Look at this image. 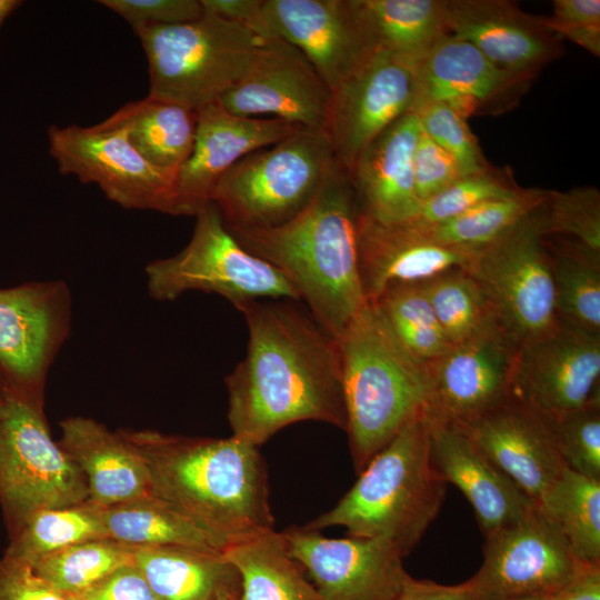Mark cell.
<instances>
[{
    "mask_svg": "<svg viewBox=\"0 0 600 600\" xmlns=\"http://www.w3.org/2000/svg\"><path fill=\"white\" fill-rule=\"evenodd\" d=\"M238 310L249 339L244 358L226 378L232 436L260 447L300 421L344 430L338 340L292 300H253Z\"/></svg>",
    "mask_w": 600,
    "mask_h": 600,
    "instance_id": "cell-1",
    "label": "cell"
},
{
    "mask_svg": "<svg viewBox=\"0 0 600 600\" xmlns=\"http://www.w3.org/2000/svg\"><path fill=\"white\" fill-rule=\"evenodd\" d=\"M141 454L152 496L226 548L274 529L266 461L259 447L229 438L118 430Z\"/></svg>",
    "mask_w": 600,
    "mask_h": 600,
    "instance_id": "cell-2",
    "label": "cell"
},
{
    "mask_svg": "<svg viewBox=\"0 0 600 600\" xmlns=\"http://www.w3.org/2000/svg\"><path fill=\"white\" fill-rule=\"evenodd\" d=\"M360 213L350 176L336 161L312 201L288 222L228 230L279 270L313 318L338 339L367 303L358 263Z\"/></svg>",
    "mask_w": 600,
    "mask_h": 600,
    "instance_id": "cell-3",
    "label": "cell"
},
{
    "mask_svg": "<svg viewBox=\"0 0 600 600\" xmlns=\"http://www.w3.org/2000/svg\"><path fill=\"white\" fill-rule=\"evenodd\" d=\"M358 476L330 510L303 527L318 531L343 527L348 537L386 541L407 557L438 516L448 484L431 462L423 412L411 419Z\"/></svg>",
    "mask_w": 600,
    "mask_h": 600,
    "instance_id": "cell-4",
    "label": "cell"
},
{
    "mask_svg": "<svg viewBox=\"0 0 600 600\" xmlns=\"http://www.w3.org/2000/svg\"><path fill=\"white\" fill-rule=\"evenodd\" d=\"M337 340L347 418L344 431L359 474L422 412L429 364L407 351L373 302L366 303Z\"/></svg>",
    "mask_w": 600,
    "mask_h": 600,
    "instance_id": "cell-5",
    "label": "cell"
},
{
    "mask_svg": "<svg viewBox=\"0 0 600 600\" xmlns=\"http://www.w3.org/2000/svg\"><path fill=\"white\" fill-rule=\"evenodd\" d=\"M149 71L150 97L198 111L238 83L272 39L203 12L199 19L134 31Z\"/></svg>",
    "mask_w": 600,
    "mask_h": 600,
    "instance_id": "cell-6",
    "label": "cell"
},
{
    "mask_svg": "<svg viewBox=\"0 0 600 600\" xmlns=\"http://www.w3.org/2000/svg\"><path fill=\"white\" fill-rule=\"evenodd\" d=\"M336 161L324 132L302 128L239 160L219 180L211 202L227 228L278 227L312 201Z\"/></svg>",
    "mask_w": 600,
    "mask_h": 600,
    "instance_id": "cell-7",
    "label": "cell"
},
{
    "mask_svg": "<svg viewBox=\"0 0 600 600\" xmlns=\"http://www.w3.org/2000/svg\"><path fill=\"white\" fill-rule=\"evenodd\" d=\"M194 217L188 244L146 267L147 288L153 299L171 301L188 291H203L226 298L237 309L266 298L299 301L279 270L238 242L212 202Z\"/></svg>",
    "mask_w": 600,
    "mask_h": 600,
    "instance_id": "cell-8",
    "label": "cell"
},
{
    "mask_svg": "<svg viewBox=\"0 0 600 600\" xmlns=\"http://www.w3.org/2000/svg\"><path fill=\"white\" fill-rule=\"evenodd\" d=\"M86 479L52 440L42 408L3 400L0 410V503L10 533L32 513L88 500Z\"/></svg>",
    "mask_w": 600,
    "mask_h": 600,
    "instance_id": "cell-9",
    "label": "cell"
},
{
    "mask_svg": "<svg viewBox=\"0 0 600 600\" xmlns=\"http://www.w3.org/2000/svg\"><path fill=\"white\" fill-rule=\"evenodd\" d=\"M540 207L476 250L464 269L483 289L497 321L519 344L558 321Z\"/></svg>",
    "mask_w": 600,
    "mask_h": 600,
    "instance_id": "cell-10",
    "label": "cell"
},
{
    "mask_svg": "<svg viewBox=\"0 0 600 600\" xmlns=\"http://www.w3.org/2000/svg\"><path fill=\"white\" fill-rule=\"evenodd\" d=\"M64 281L0 289V398L43 407L49 369L71 327Z\"/></svg>",
    "mask_w": 600,
    "mask_h": 600,
    "instance_id": "cell-11",
    "label": "cell"
},
{
    "mask_svg": "<svg viewBox=\"0 0 600 600\" xmlns=\"http://www.w3.org/2000/svg\"><path fill=\"white\" fill-rule=\"evenodd\" d=\"M484 539L481 567L462 582L468 600H548L588 566L538 507Z\"/></svg>",
    "mask_w": 600,
    "mask_h": 600,
    "instance_id": "cell-12",
    "label": "cell"
},
{
    "mask_svg": "<svg viewBox=\"0 0 600 600\" xmlns=\"http://www.w3.org/2000/svg\"><path fill=\"white\" fill-rule=\"evenodd\" d=\"M48 143L60 173L96 183L122 208L172 214L177 171L147 161L124 129L104 121L91 127L51 126Z\"/></svg>",
    "mask_w": 600,
    "mask_h": 600,
    "instance_id": "cell-13",
    "label": "cell"
},
{
    "mask_svg": "<svg viewBox=\"0 0 600 600\" xmlns=\"http://www.w3.org/2000/svg\"><path fill=\"white\" fill-rule=\"evenodd\" d=\"M600 333L563 321L519 344L510 398L548 421L600 402Z\"/></svg>",
    "mask_w": 600,
    "mask_h": 600,
    "instance_id": "cell-14",
    "label": "cell"
},
{
    "mask_svg": "<svg viewBox=\"0 0 600 600\" xmlns=\"http://www.w3.org/2000/svg\"><path fill=\"white\" fill-rule=\"evenodd\" d=\"M519 343L493 319L429 364L423 414L462 427L510 397Z\"/></svg>",
    "mask_w": 600,
    "mask_h": 600,
    "instance_id": "cell-15",
    "label": "cell"
},
{
    "mask_svg": "<svg viewBox=\"0 0 600 600\" xmlns=\"http://www.w3.org/2000/svg\"><path fill=\"white\" fill-rule=\"evenodd\" d=\"M413 92L414 64L382 50L331 92L323 132L349 176L367 147L410 112Z\"/></svg>",
    "mask_w": 600,
    "mask_h": 600,
    "instance_id": "cell-16",
    "label": "cell"
},
{
    "mask_svg": "<svg viewBox=\"0 0 600 600\" xmlns=\"http://www.w3.org/2000/svg\"><path fill=\"white\" fill-rule=\"evenodd\" d=\"M281 534L323 600H391L411 577L400 552L379 539L329 538L303 526Z\"/></svg>",
    "mask_w": 600,
    "mask_h": 600,
    "instance_id": "cell-17",
    "label": "cell"
},
{
    "mask_svg": "<svg viewBox=\"0 0 600 600\" xmlns=\"http://www.w3.org/2000/svg\"><path fill=\"white\" fill-rule=\"evenodd\" d=\"M534 77L502 69L471 43L448 33L414 64L410 112L438 103L466 119L499 114L516 107Z\"/></svg>",
    "mask_w": 600,
    "mask_h": 600,
    "instance_id": "cell-18",
    "label": "cell"
},
{
    "mask_svg": "<svg viewBox=\"0 0 600 600\" xmlns=\"http://www.w3.org/2000/svg\"><path fill=\"white\" fill-rule=\"evenodd\" d=\"M277 39L297 48L331 92L377 49L354 0H263Z\"/></svg>",
    "mask_w": 600,
    "mask_h": 600,
    "instance_id": "cell-19",
    "label": "cell"
},
{
    "mask_svg": "<svg viewBox=\"0 0 600 600\" xmlns=\"http://www.w3.org/2000/svg\"><path fill=\"white\" fill-rule=\"evenodd\" d=\"M197 112L192 150L177 171L174 216H196L211 203L219 180L239 160L303 128L276 118L239 117L218 101Z\"/></svg>",
    "mask_w": 600,
    "mask_h": 600,
    "instance_id": "cell-20",
    "label": "cell"
},
{
    "mask_svg": "<svg viewBox=\"0 0 600 600\" xmlns=\"http://www.w3.org/2000/svg\"><path fill=\"white\" fill-rule=\"evenodd\" d=\"M331 91L306 57L281 39H272L252 69L218 103L228 112L272 118L322 130Z\"/></svg>",
    "mask_w": 600,
    "mask_h": 600,
    "instance_id": "cell-21",
    "label": "cell"
},
{
    "mask_svg": "<svg viewBox=\"0 0 600 600\" xmlns=\"http://www.w3.org/2000/svg\"><path fill=\"white\" fill-rule=\"evenodd\" d=\"M449 34L481 51L498 67L536 74L559 58L561 39L546 24V16L522 11L509 0H443Z\"/></svg>",
    "mask_w": 600,
    "mask_h": 600,
    "instance_id": "cell-22",
    "label": "cell"
},
{
    "mask_svg": "<svg viewBox=\"0 0 600 600\" xmlns=\"http://www.w3.org/2000/svg\"><path fill=\"white\" fill-rule=\"evenodd\" d=\"M460 428L537 507L566 468L549 421L510 397Z\"/></svg>",
    "mask_w": 600,
    "mask_h": 600,
    "instance_id": "cell-23",
    "label": "cell"
},
{
    "mask_svg": "<svg viewBox=\"0 0 600 600\" xmlns=\"http://www.w3.org/2000/svg\"><path fill=\"white\" fill-rule=\"evenodd\" d=\"M474 251L443 246L411 220L382 223L360 213L358 263L367 302L390 287L421 283L452 269H466Z\"/></svg>",
    "mask_w": 600,
    "mask_h": 600,
    "instance_id": "cell-24",
    "label": "cell"
},
{
    "mask_svg": "<svg viewBox=\"0 0 600 600\" xmlns=\"http://www.w3.org/2000/svg\"><path fill=\"white\" fill-rule=\"evenodd\" d=\"M426 419L431 462L441 478L468 499L484 538L537 507L463 429Z\"/></svg>",
    "mask_w": 600,
    "mask_h": 600,
    "instance_id": "cell-25",
    "label": "cell"
},
{
    "mask_svg": "<svg viewBox=\"0 0 600 600\" xmlns=\"http://www.w3.org/2000/svg\"><path fill=\"white\" fill-rule=\"evenodd\" d=\"M420 131L418 117L407 112L359 157L350 179L362 214L382 223L414 218L420 200L414 187L413 156Z\"/></svg>",
    "mask_w": 600,
    "mask_h": 600,
    "instance_id": "cell-26",
    "label": "cell"
},
{
    "mask_svg": "<svg viewBox=\"0 0 600 600\" xmlns=\"http://www.w3.org/2000/svg\"><path fill=\"white\" fill-rule=\"evenodd\" d=\"M60 427L58 443L82 472L90 502L108 508L152 496L144 460L119 431L84 417L67 418Z\"/></svg>",
    "mask_w": 600,
    "mask_h": 600,
    "instance_id": "cell-27",
    "label": "cell"
},
{
    "mask_svg": "<svg viewBox=\"0 0 600 600\" xmlns=\"http://www.w3.org/2000/svg\"><path fill=\"white\" fill-rule=\"evenodd\" d=\"M133 564L158 600H211L240 591V578L223 551L184 547H136Z\"/></svg>",
    "mask_w": 600,
    "mask_h": 600,
    "instance_id": "cell-28",
    "label": "cell"
},
{
    "mask_svg": "<svg viewBox=\"0 0 600 600\" xmlns=\"http://www.w3.org/2000/svg\"><path fill=\"white\" fill-rule=\"evenodd\" d=\"M226 559L240 578L238 600H323L274 529L232 543Z\"/></svg>",
    "mask_w": 600,
    "mask_h": 600,
    "instance_id": "cell-29",
    "label": "cell"
},
{
    "mask_svg": "<svg viewBox=\"0 0 600 600\" xmlns=\"http://www.w3.org/2000/svg\"><path fill=\"white\" fill-rule=\"evenodd\" d=\"M197 120V111L147 96L126 103L103 121L124 129L131 144L151 164L178 171L192 150Z\"/></svg>",
    "mask_w": 600,
    "mask_h": 600,
    "instance_id": "cell-30",
    "label": "cell"
},
{
    "mask_svg": "<svg viewBox=\"0 0 600 600\" xmlns=\"http://www.w3.org/2000/svg\"><path fill=\"white\" fill-rule=\"evenodd\" d=\"M377 50L416 64L448 30L443 0H354Z\"/></svg>",
    "mask_w": 600,
    "mask_h": 600,
    "instance_id": "cell-31",
    "label": "cell"
},
{
    "mask_svg": "<svg viewBox=\"0 0 600 600\" xmlns=\"http://www.w3.org/2000/svg\"><path fill=\"white\" fill-rule=\"evenodd\" d=\"M108 538L133 547L223 551L218 539L166 501L148 496L103 508Z\"/></svg>",
    "mask_w": 600,
    "mask_h": 600,
    "instance_id": "cell-32",
    "label": "cell"
},
{
    "mask_svg": "<svg viewBox=\"0 0 600 600\" xmlns=\"http://www.w3.org/2000/svg\"><path fill=\"white\" fill-rule=\"evenodd\" d=\"M551 257L557 319L600 333V252L544 236Z\"/></svg>",
    "mask_w": 600,
    "mask_h": 600,
    "instance_id": "cell-33",
    "label": "cell"
},
{
    "mask_svg": "<svg viewBox=\"0 0 600 600\" xmlns=\"http://www.w3.org/2000/svg\"><path fill=\"white\" fill-rule=\"evenodd\" d=\"M583 564L600 567V480L567 467L538 504Z\"/></svg>",
    "mask_w": 600,
    "mask_h": 600,
    "instance_id": "cell-34",
    "label": "cell"
},
{
    "mask_svg": "<svg viewBox=\"0 0 600 600\" xmlns=\"http://www.w3.org/2000/svg\"><path fill=\"white\" fill-rule=\"evenodd\" d=\"M10 534L4 556L26 563L87 540L108 538L103 508L89 500L39 510Z\"/></svg>",
    "mask_w": 600,
    "mask_h": 600,
    "instance_id": "cell-35",
    "label": "cell"
},
{
    "mask_svg": "<svg viewBox=\"0 0 600 600\" xmlns=\"http://www.w3.org/2000/svg\"><path fill=\"white\" fill-rule=\"evenodd\" d=\"M544 197L543 189L522 188L510 197L486 201L447 221L428 227L417 224L443 246L478 250L534 211Z\"/></svg>",
    "mask_w": 600,
    "mask_h": 600,
    "instance_id": "cell-36",
    "label": "cell"
},
{
    "mask_svg": "<svg viewBox=\"0 0 600 600\" xmlns=\"http://www.w3.org/2000/svg\"><path fill=\"white\" fill-rule=\"evenodd\" d=\"M134 549L111 538L92 539L28 564L57 589L80 596L120 568L132 564Z\"/></svg>",
    "mask_w": 600,
    "mask_h": 600,
    "instance_id": "cell-37",
    "label": "cell"
},
{
    "mask_svg": "<svg viewBox=\"0 0 600 600\" xmlns=\"http://www.w3.org/2000/svg\"><path fill=\"white\" fill-rule=\"evenodd\" d=\"M371 302L400 343L419 361L431 364L452 348L420 283L390 287Z\"/></svg>",
    "mask_w": 600,
    "mask_h": 600,
    "instance_id": "cell-38",
    "label": "cell"
},
{
    "mask_svg": "<svg viewBox=\"0 0 600 600\" xmlns=\"http://www.w3.org/2000/svg\"><path fill=\"white\" fill-rule=\"evenodd\" d=\"M420 286L452 346L468 339L496 319L483 289L464 269L442 272Z\"/></svg>",
    "mask_w": 600,
    "mask_h": 600,
    "instance_id": "cell-39",
    "label": "cell"
},
{
    "mask_svg": "<svg viewBox=\"0 0 600 600\" xmlns=\"http://www.w3.org/2000/svg\"><path fill=\"white\" fill-rule=\"evenodd\" d=\"M540 217L544 236L568 238L600 252V192L597 188L546 190Z\"/></svg>",
    "mask_w": 600,
    "mask_h": 600,
    "instance_id": "cell-40",
    "label": "cell"
},
{
    "mask_svg": "<svg viewBox=\"0 0 600 600\" xmlns=\"http://www.w3.org/2000/svg\"><path fill=\"white\" fill-rule=\"evenodd\" d=\"M521 189L507 172L489 168L463 176L439 193L422 200L411 221L423 227L437 224L486 201L510 197Z\"/></svg>",
    "mask_w": 600,
    "mask_h": 600,
    "instance_id": "cell-41",
    "label": "cell"
},
{
    "mask_svg": "<svg viewBox=\"0 0 600 600\" xmlns=\"http://www.w3.org/2000/svg\"><path fill=\"white\" fill-rule=\"evenodd\" d=\"M549 423L563 464L579 474L600 480V402Z\"/></svg>",
    "mask_w": 600,
    "mask_h": 600,
    "instance_id": "cell-42",
    "label": "cell"
},
{
    "mask_svg": "<svg viewBox=\"0 0 600 600\" xmlns=\"http://www.w3.org/2000/svg\"><path fill=\"white\" fill-rule=\"evenodd\" d=\"M412 113L418 117L421 130L456 160L462 176L491 168L461 114L438 103L419 107Z\"/></svg>",
    "mask_w": 600,
    "mask_h": 600,
    "instance_id": "cell-43",
    "label": "cell"
},
{
    "mask_svg": "<svg viewBox=\"0 0 600 600\" xmlns=\"http://www.w3.org/2000/svg\"><path fill=\"white\" fill-rule=\"evenodd\" d=\"M552 6L553 16L546 17L547 27L560 39L600 57V1L554 0Z\"/></svg>",
    "mask_w": 600,
    "mask_h": 600,
    "instance_id": "cell-44",
    "label": "cell"
},
{
    "mask_svg": "<svg viewBox=\"0 0 600 600\" xmlns=\"http://www.w3.org/2000/svg\"><path fill=\"white\" fill-rule=\"evenodd\" d=\"M136 31L148 26L178 24L203 16L200 0H101Z\"/></svg>",
    "mask_w": 600,
    "mask_h": 600,
    "instance_id": "cell-45",
    "label": "cell"
},
{
    "mask_svg": "<svg viewBox=\"0 0 600 600\" xmlns=\"http://www.w3.org/2000/svg\"><path fill=\"white\" fill-rule=\"evenodd\" d=\"M413 176L420 202L463 177L456 160L422 130L413 156Z\"/></svg>",
    "mask_w": 600,
    "mask_h": 600,
    "instance_id": "cell-46",
    "label": "cell"
},
{
    "mask_svg": "<svg viewBox=\"0 0 600 600\" xmlns=\"http://www.w3.org/2000/svg\"><path fill=\"white\" fill-rule=\"evenodd\" d=\"M0 600H81L63 592L39 577L20 560L3 556L0 559Z\"/></svg>",
    "mask_w": 600,
    "mask_h": 600,
    "instance_id": "cell-47",
    "label": "cell"
},
{
    "mask_svg": "<svg viewBox=\"0 0 600 600\" xmlns=\"http://www.w3.org/2000/svg\"><path fill=\"white\" fill-rule=\"evenodd\" d=\"M79 597L81 600H158L133 563L120 568Z\"/></svg>",
    "mask_w": 600,
    "mask_h": 600,
    "instance_id": "cell-48",
    "label": "cell"
},
{
    "mask_svg": "<svg viewBox=\"0 0 600 600\" xmlns=\"http://www.w3.org/2000/svg\"><path fill=\"white\" fill-rule=\"evenodd\" d=\"M203 12L240 23L267 39H277L268 23L263 0H200Z\"/></svg>",
    "mask_w": 600,
    "mask_h": 600,
    "instance_id": "cell-49",
    "label": "cell"
},
{
    "mask_svg": "<svg viewBox=\"0 0 600 600\" xmlns=\"http://www.w3.org/2000/svg\"><path fill=\"white\" fill-rule=\"evenodd\" d=\"M391 600H468L463 583L448 586L410 577Z\"/></svg>",
    "mask_w": 600,
    "mask_h": 600,
    "instance_id": "cell-50",
    "label": "cell"
},
{
    "mask_svg": "<svg viewBox=\"0 0 600 600\" xmlns=\"http://www.w3.org/2000/svg\"><path fill=\"white\" fill-rule=\"evenodd\" d=\"M548 600H600V567L584 566Z\"/></svg>",
    "mask_w": 600,
    "mask_h": 600,
    "instance_id": "cell-51",
    "label": "cell"
},
{
    "mask_svg": "<svg viewBox=\"0 0 600 600\" xmlns=\"http://www.w3.org/2000/svg\"><path fill=\"white\" fill-rule=\"evenodd\" d=\"M21 3L19 0H0V27Z\"/></svg>",
    "mask_w": 600,
    "mask_h": 600,
    "instance_id": "cell-52",
    "label": "cell"
},
{
    "mask_svg": "<svg viewBox=\"0 0 600 600\" xmlns=\"http://www.w3.org/2000/svg\"><path fill=\"white\" fill-rule=\"evenodd\" d=\"M239 593L240 591L238 590H223L211 600H238Z\"/></svg>",
    "mask_w": 600,
    "mask_h": 600,
    "instance_id": "cell-53",
    "label": "cell"
},
{
    "mask_svg": "<svg viewBox=\"0 0 600 600\" xmlns=\"http://www.w3.org/2000/svg\"><path fill=\"white\" fill-rule=\"evenodd\" d=\"M519 600H543V599L530 598V599H519Z\"/></svg>",
    "mask_w": 600,
    "mask_h": 600,
    "instance_id": "cell-54",
    "label": "cell"
},
{
    "mask_svg": "<svg viewBox=\"0 0 600 600\" xmlns=\"http://www.w3.org/2000/svg\"><path fill=\"white\" fill-rule=\"evenodd\" d=\"M2 403H3V400L0 398V410H1Z\"/></svg>",
    "mask_w": 600,
    "mask_h": 600,
    "instance_id": "cell-55",
    "label": "cell"
}]
</instances>
